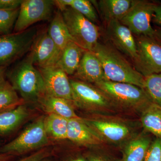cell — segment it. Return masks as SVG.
Wrapping results in <instances>:
<instances>
[{
  "mask_svg": "<svg viewBox=\"0 0 161 161\" xmlns=\"http://www.w3.org/2000/svg\"><path fill=\"white\" fill-rule=\"evenodd\" d=\"M93 52L100 60L105 80L131 84L144 89L145 77L109 43H98Z\"/></svg>",
  "mask_w": 161,
  "mask_h": 161,
  "instance_id": "cell-1",
  "label": "cell"
},
{
  "mask_svg": "<svg viewBox=\"0 0 161 161\" xmlns=\"http://www.w3.org/2000/svg\"><path fill=\"white\" fill-rule=\"evenodd\" d=\"M9 83L25 103H38L46 94L41 73L26 58L6 73Z\"/></svg>",
  "mask_w": 161,
  "mask_h": 161,
  "instance_id": "cell-2",
  "label": "cell"
},
{
  "mask_svg": "<svg viewBox=\"0 0 161 161\" xmlns=\"http://www.w3.org/2000/svg\"><path fill=\"white\" fill-rule=\"evenodd\" d=\"M94 85L107 95L115 107L141 113L153 103L144 89L131 84L103 80Z\"/></svg>",
  "mask_w": 161,
  "mask_h": 161,
  "instance_id": "cell-3",
  "label": "cell"
},
{
  "mask_svg": "<svg viewBox=\"0 0 161 161\" xmlns=\"http://www.w3.org/2000/svg\"><path fill=\"white\" fill-rule=\"evenodd\" d=\"M45 116L42 115L28 126L19 135L0 148V153L14 156L45 148L49 138L44 126Z\"/></svg>",
  "mask_w": 161,
  "mask_h": 161,
  "instance_id": "cell-4",
  "label": "cell"
},
{
  "mask_svg": "<svg viewBox=\"0 0 161 161\" xmlns=\"http://www.w3.org/2000/svg\"><path fill=\"white\" fill-rule=\"evenodd\" d=\"M70 81L75 106L96 114L109 112L115 108L107 95L94 85L76 79Z\"/></svg>",
  "mask_w": 161,
  "mask_h": 161,
  "instance_id": "cell-5",
  "label": "cell"
},
{
  "mask_svg": "<svg viewBox=\"0 0 161 161\" xmlns=\"http://www.w3.org/2000/svg\"><path fill=\"white\" fill-rule=\"evenodd\" d=\"M72 40L85 51L93 52L98 43V26L70 7L61 12Z\"/></svg>",
  "mask_w": 161,
  "mask_h": 161,
  "instance_id": "cell-6",
  "label": "cell"
},
{
  "mask_svg": "<svg viewBox=\"0 0 161 161\" xmlns=\"http://www.w3.org/2000/svg\"><path fill=\"white\" fill-rule=\"evenodd\" d=\"M82 119L105 142L124 145L136 135L131 125L118 118L98 114L91 118Z\"/></svg>",
  "mask_w": 161,
  "mask_h": 161,
  "instance_id": "cell-7",
  "label": "cell"
},
{
  "mask_svg": "<svg viewBox=\"0 0 161 161\" xmlns=\"http://www.w3.org/2000/svg\"><path fill=\"white\" fill-rule=\"evenodd\" d=\"M38 34L36 27L0 36V66L7 67L30 51Z\"/></svg>",
  "mask_w": 161,
  "mask_h": 161,
  "instance_id": "cell-8",
  "label": "cell"
},
{
  "mask_svg": "<svg viewBox=\"0 0 161 161\" xmlns=\"http://www.w3.org/2000/svg\"><path fill=\"white\" fill-rule=\"evenodd\" d=\"M137 58L134 64L144 77L161 73V43L154 37L140 36L136 39Z\"/></svg>",
  "mask_w": 161,
  "mask_h": 161,
  "instance_id": "cell-9",
  "label": "cell"
},
{
  "mask_svg": "<svg viewBox=\"0 0 161 161\" xmlns=\"http://www.w3.org/2000/svg\"><path fill=\"white\" fill-rule=\"evenodd\" d=\"M155 3L135 0L128 12L119 22L136 36L154 37V30L151 25Z\"/></svg>",
  "mask_w": 161,
  "mask_h": 161,
  "instance_id": "cell-10",
  "label": "cell"
},
{
  "mask_svg": "<svg viewBox=\"0 0 161 161\" xmlns=\"http://www.w3.org/2000/svg\"><path fill=\"white\" fill-rule=\"evenodd\" d=\"M54 6L51 0H23L13 33L25 31L35 23L49 19Z\"/></svg>",
  "mask_w": 161,
  "mask_h": 161,
  "instance_id": "cell-11",
  "label": "cell"
},
{
  "mask_svg": "<svg viewBox=\"0 0 161 161\" xmlns=\"http://www.w3.org/2000/svg\"><path fill=\"white\" fill-rule=\"evenodd\" d=\"M61 53L47 31H43L38 34L27 58L38 68H44L56 66Z\"/></svg>",
  "mask_w": 161,
  "mask_h": 161,
  "instance_id": "cell-12",
  "label": "cell"
},
{
  "mask_svg": "<svg viewBox=\"0 0 161 161\" xmlns=\"http://www.w3.org/2000/svg\"><path fill=\"white\" fill-rule=\"evenodd\" d=\"M105 31L109 43L135 63L137 58V45L130 30L119 21L114 20L106 23Z\"/></svg>",
  "mask_w": 161,
  "mask_h": 161,
  "instance_id": "cell-13",
  "label": "cell"
},
{
  "mask_svg": "<svg viewBox=\"0 0 161 161\" xmlns=\"http://www.w3.org/2000/svg\"><path fill=\"white\" fill-rule=\"evenodd\" d=\"M38 69L44 81L45 95L73 102L70 81L65 72L57 66Z\"/></svg>",
  "mask_w": 161,
  "mask_h": 161,
  "instance_id": "cell-14",
  "label": "cell"
},
{
  "mask_svg": "<svg viewBox=\"0 0 161 161\" xmlns=\"http://www.w3.org/2000/svg\"><path fill=\"white\" fill-rule=\"evenodd\" d=\"M67 139L86 147L100 146L105 143L81 117L69 119Z\"/></svg>",
  "mask_w": 161,
  "mask_h": 161,
  "instance_id": "cell-15",
  "label": "cell"
},
{
  "mask_svg": "<svg viewBox=\"0 0 161 161\" xmlns=\"http://www.w3.org/2000/svg\"><path fill=\"white\" fill-rule=\"evenodd\" d=\"M74 75L75 79L94 85L105 80L100 60L94 52L88 51L85 52Z\"/></svg>",
  "mask_w": 161,
  "mask_h": 161,
  "instance_id": "cell-16",
  "label": "cell"
},
{
  "mask_svg": "<svg viewBox=\"0 0 161 161\" xmlns=\"http://www.w3.org/2000/svg\"><path fill=\"white\" fill-rule=\"evenodd\" d=\"M147 132L134 136L124 144L120 161H145L147 151L152 142Z\"/></svg>",
  "mask_w": 161,
  "mask_h": 161,
  "instance_id": "cell-17",
  "label": "cell"
},
{
  "mask_svg": "<svg viewBox=\"0 0 161 161\" xmlns=\"http://www.w3.org/2000/svg\"><path fill=\"white\" fill-rule=\"evenodd\" d=\"M30 112L25 104L0 112V136L9 135L29 118Z\"/></svg>",
  "mask_w": 161,
  "mask_h": 161,
  "instance_id": "cell-18",
  "label": "cell"
},
{
  "mask_svg": "<svg viewBox=\"0 0 161 161\" xmlns=\"http://www.w3.org/2000/svg\"><path fill=\"white\" fill-rule=\"evenodd\" d=\"M38 103L47 114H55L68 119L80 118L75 112V104L71 101L45 95Z\"/></svg>",
  "mask_w": 161,
  "mask_h": 161,
  "instance_id": "cell-19",
  "label": "cell"
},
{
  "mask_svg": "<svg viewBox=\"0 0 161 161\" xmlns=\"http://www.w3.org/2000/svg\"><path fill=\"white\" fill-rule=\"evenodd\" d=\"M85 51L74 41H70L61 51L60 59L56 66L68 75H74Z\"/></svg>",
  "mask_w": 161,
  "mask_h": 161,
  "instance_id": "cell-20",
  "label": "cell"
},
{
  "mask_svg": "<svg viewBox=\"0 0 161 161\" xmlns=\"http://www.w3.org/2000/svg\"><path fill=\"white\" fill-rule=\"evenodd\" d=\"M133 0H100L98 1V9L106 23L119 21L128 12Z\"/></svg>",
  "mask_w": 161,
  "mask_h": 161,
  "instance_id": "cell-21",
  "label": "cell"
},
{
  "mask_svg": "<svg viewBox=\"0 0 161 161\" xmlns=\"http://www.w3.org/2000/svg\"><path fill=\"white\" fill-rule=\"evenodd\" d=\"M47 31L50 37L61 51L69 42L73 41L64 19L62 13L59 10L55 13Z\"/></svg>",
  "mask_w": 161,
  "mask_h": 161,
  "instance_id": "cell-22",
  "label": "cell"
},
{
  "mask_svg": "<svg viewBox=\"0 0 161 161\" xmlns=\"http://www.w3.org/2000/svg\"><path fill=\"white\" fill-rule=\"evenodd\" d=\"M141 113V124L145 132L161 138V107L152 103Z\"/></svg>",
  "mask_w": 161,
  "mask_h": 161,
  "instance_id": "cell-23",
  "label": "cell"
},
{
  "mask_svg": "<svg viewBox=\"0 0 161 161\" xmlns=\"http://www.w3.org/2000/svg\"><path fill=\"white\" fill-rule=\"evenodd\" d=\"M69 119L53 114L45 116L44 126L49 138L58 140L67 139Z\"/></svg>",
  "mask_w": 161,
  "mask_h": 161,
  "instance_id": "cell-24",
  "label": "cell"
},
{
  "mask_svg": "<svg viewBox=\"0 0 161 161\" xmlns=\"http://www.w3.org/2000/svg\"><path fill=\"white\" fill-rule=\"evenodd\" d=\"M25 103L8 80L5 79L0 83V112L13 109Z\"/></svg>",
  "mask_w": 161,
  "mask_h": 161,
  "instance_id": "cell-25",
  "label": "cell"
},
{
  "mask_svg": "<svg viewBox=\"0 0 161 161\" xmlns=\"http://www.w3.org/2000/svg\"><path fill=\"white\" fill-rule=\"evenodd\" d=\"M144 89L152 102L161 107V73L145 77Z\"/></svg>",
  "mask_w": 161,
  "mask_h": 161,
  "instance_id": "cell-26",
  "label": "cell"
},
{
  "mask_svg": "<svg viewBox=\"0 0 161 161\" xmlns=\"http://www.w3.org/2000/svg\"><path fill=\"white\" fill-rule=\"evenodd\" d=\"M19 9L10 10L0 9V35L12 33Z\"/></svg>",
  "mask_w": 161,
  "mask_h": 161,
  "instance_id": "cell-27",
  "label": "cell"
},
{
  "mask_svg": "<svg viewBox=\"0 0 161 161\" xmlns=\"http://www.w3.org/2000/svg\"><path fill=\"white\" fill-rule=\"evenodd\" d=\"M76 10L92 23H98L97 13L91 1L88 0H72L69 7Z\"/></svg>",
  "mask_w": 161,
  "mask_h": 161,
  "instance_id": "cell-28",
  "label": "cell"
},
{
  "mask_svg": "<svg viewBox=\"0 0 161 161\" xmlns=\"http://www.w3.org/2000/svg\"><path fill=\"white\" fill-rule=\"evenodd\" d=\"M145 161H161V138H156L150 144Z\"/></svg>",
  "mask_w": 161,
  "mask_h": 161,
  "instance_id": "cell-29",
  "label": "cell"
},
{
  "mask_svg": "<svg viewBox=\"0 0 161 161\" xmlns=\"http://www.w3.org/2000/svg\"><path fill=\"white\" fill-rule=\"evenodd\" d=\"M50 154V150L45 147L37 150L28 156L17 161H41L48 158Z\"/></svg>",
  "mask_w": 161,
  "mask_h": 161,
  "instance_id": "cell-30",
  "label": "cell"
},
{
  "mask_svg": "<svg viewBox=\"0 0 161 161\" xmlns=\"http://www.w3.org/2000/svg\"><path fill=\"white\" fill-rule=\"evenodd\" d=\"M23 0H0V9L14 10L20 8Z\"/></svg>",
  "mask_w": 161,
  "mask_h": 161,
  "instance_id": "cell-31",
  "label": "cell"
},
{
  "mask_svg": "<svg viewBox=\"0 0 161 161\" xmlns=\"http://www.w3.org/2000/svg\"><path fill=\"white\" fill-rule=\"evenodd\" d=\"M72 0H54L55 6H57L58 10L62 12L68 7H69Z\"/></svg>",
  "mask_w": 161,
  "mask_h": 161,
  "instance_id": "cell-32",
  "label": "cell"
},
{
  "mask_svg": "<svg viewBox=\"0 0 161 161\" xmlns=\"http://www.w3.org/2000/svg\"><path fill=\"white\" fill-rule=\"evenodd\" d=\"M152 19L156 24L161 26V5L156 4Z\"/></svg>",
  "mask_w": 161,
  "mask_h": 161,
  "instance_id": "cell-33",
  "label": "cell"
},
{
  "mask_svg": "<svg viewBox=\"0 0 161 161\" xmlns=\"http://www.w3.org/2000/svg\"><path fill=\"white\" fill-rule=\"evenodd\" d=\"M7 72V67L0 66V83L5 80Z\"/></svg>",
  "mask_w": 161,
  "mask_h": 161,
  "instance_id": "cell-34",
  "label": "cell"
},
{
  "mask_svg": "<svg viewBox=\"0 0 161 161\" xmlns=\"http://www.w3.org/2000/svg\"><path fill=\"white\" fill-rule=\"evenodd\" d=\"M14 156L0 153V161H10L13 158Z\"/></svg>",
  "mask_w": 161,
  "mask_h": 161,
  "instance_id": "cell-35",
  "label": "cell"
},
{
  "mask_svg": "<svg viewBox=\"0 0 161 161\" xmlns=\"http://www.w3.org/2000/svg\"><path fill=\"white\" fill-rule=\"evenodd\" d=\"M154 37L161 43V27L154 30Z\"/></svg>",
  "mask_w": 161,
  "mask_h": 161,
  "instance_id": "cell-36",
  "label": "cell"
},
{
  "mask_svg": "<svg viewBox=\"0 0 161 161\" xmlns=\"http://www.w3.org/2000/svg\"><path fill=\"white\" fill-rule=\"evenodd\" d=\"M88 161H107L100 157L96 156H92L88 158Z\"/></svg>",
  "mask_w": 161,
  "mask_h": 161,
  "instance_id": "cell-37",
  "label": "cell"
},
{
  "mask_svg": "<svg viewBox=\"0 0 161 161\" xmlns=\"http://www.w3.org/2000/svg\"><path fill=\"white\" fill-rule=\"evenodd\" d=\"M71 161H86L85 160V159L82 158H78L75 159Z\"/></svg>",
  "mask_w": 161,
  "mask_h": 161,
  "instance_id": "cell-38",
  "label": "cell"
},
{
  "mask_svg": "<svg viewBox=\"0 0 161 161\" xmlns=\"http://www.w3.org/2000/svg\"><path fill=\"white\" fill-rule=\"evenodd\" d=\"M41 161H52L50 160L49 159H48L47 158L44 159H43V160H42Z\"/></svg>",
  "mask_w": 161,
  "mask_h": 161,
  "instance_id": "cell-39",
  "label": "cell"
},
{
  "mask_svg": "<svg viewBox=\"0 0 161 161\" xmlns=\"http://www.w3.org/2000/svg\"><path fill=\"white\" fill-rule=\"evenodd\" d=\"M1 144H2V142H1V141L0 140V145H1Z\"/></svg>",
  "mask_w": 161,
  "mask_h": 161,
  "instance_id": "cell-40",
  "label": "cell"
}]
</instances>
